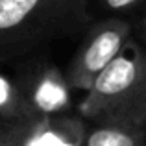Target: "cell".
I'll use <instances>...</instances> for the list:
<instances>
[{"label": "cell", "mask_w": 146, "mask_h": 146, "mask_svg": "<svg viewBox=\"0 0 146 146\" xmlns=\"http://www.w3.org/2000/svg\"><path fill=\"white\" fill-rule=\"evenodd\" d=\"M89 21L87 0H0V57Z\"/></svg>", "instance_id": "1"}, {"label": "cell", "mask_w": 146, "mask_h": 146, "mask_svg": "<svg viewBox=\"0 0 146 146\" xmlns=\"http://www.w3.org/2000/svg\"><path fill=\"white\" fill-rule=\"evenodd\" d=\"M146 82V52L129 39L115 61L94 80L80 102V115L98 120L122 111Z\"/></svg>", "instance_id": "2"}, {"label": "cell", "mask_w": 146, "mask_h": 146, "mask_svg": "<svg viewBox=\"0 0 146 146\" xmlns=\"http://www.w3.org/2000/svg\"><path fill=\"white\" fill-rule=\"evenodd\" d=\"M129 33L131 26L122 19H107L98 22L68 65L65 76L68 87L87 93L106 67H109L124 50L129 41Z\"/></svg>", "instance_id": "3"}, {"label": "cell", "mask_w": 146, "mask_h": 146, "mask_svg": "<svg viewBox=\"0 0 146 146\" xmlns=\"http://www.w3.org/2000/svg\"><path fill=\"white\" fill-rule=\"evenodd\" d=\"M68 89L70 87L67 83V78H63L54 68H44L26 80L24 89L21 91L30 107L39 117H46L52 111L67 106Z\"/></svg>", "instance_id": "4"}, {"label": "cell", "mask_w": 146, "mask_h": 146, "mask_svg": "<svg viewBox=\"0 0 146 146\" xmlns=\"http://www.w3.org/2000/svg\"><path fill=\"white\" fill-rule=\"evenodd\" d=\"M83 146H146V129L120 115H109L85 133Z\"/></svg>", "instance_id": "5"}, {"label": "cell", "mask_w": 146, "mask_h": 146, "mask_svg": "<svg viewBox=\"0 0 146 146\" xmlns=\"http://www.w3.org/2000/svg\"><path fill=\"white\" fill-rule=\"evenodd\" d=\"M41 118L26 102L22 91L17 85L0 76V120L15 122V120H32Z\"/></svg>", "instance_id": "6"}, {"label": "cell", "mask_w": 146, "mask_h": 146, "mask_svg": "<svg viewBox=\"0 0 146 146\" xmlns=\"http://www.w3.org/2000/svg\"><path fill=\"white\" fill-rule=\"evenodd\" d=\"M41 118L15 120V122L0 120V146H26V143L32 137L33 129H35L37 122Z\"/></svg>", "instance_id": "7"}, {"label": "cell", "mask_w": 146, "mask_h": 146, "mask_svg": "<svg viewBox=\"0 0 146 146\" xmlns=\"http://www.w3.org/2000/svg\"><path fill=\"white\" fill-rule=\"evenodd\" d=\"M115 115H120V117L128 118L129 122H133L135 126L146 129V82L139 89V93L131 98V102Z\"/></svg>", "instance_id": "8"}, {"label": "cell", "mask_w": 146, "mask_h": 146, "mask_svg": "<svg viewBox=\"0 0 146 146\" xmlns=\"http://www.w3.org/2000/svg\"><path fill=\"white\" fill-rule=\"evenodd\" d=\"M137 2H139V0H104L106 7H109V9H113V11L126 9V7L133 6V4H137Z\"/></svg>", "instance_id": "9"}, {"label": "cell", "mask_w": 146, "mask_h": 146, "mask_svg": "<svg viewBox=\"0 0 146 146\" xmlns=\"http://www.w3.org/2000/svg\"><path fill=\"white\" fill-rule=\"evenodd\" d=\"M143 28H144V32H146V15H144V19H143Z\"/></svg>", "instance_id": "10"}]
</instances>
